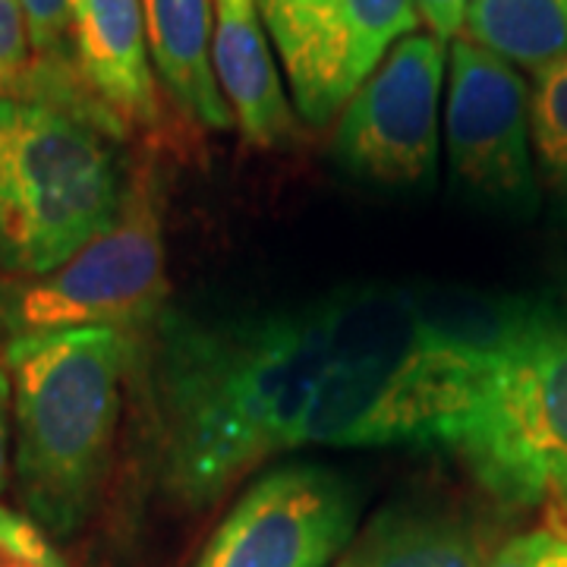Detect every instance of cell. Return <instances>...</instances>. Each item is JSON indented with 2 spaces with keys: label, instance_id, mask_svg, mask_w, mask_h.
I'll use <instances>...</instances> for the list:
<instances>
[{
  "label": "cell",
  "instance_id": "cell-9",
  "mask_svg": "<svg viewBox=\"0 0 567 567\" xmlns=\"http://www.w3.org/2000/svg\"><path fill=\"white\" fill-rule=\"evenodd\" d=\"M70 41L82 85L121 133L162 123L142 0H70Z\"/></svg>",
  "mask_w": 567,
  "mask_h": 567
},
{
  "label": "cell",
  "instance_id": "cell-7",
  "mask_svg": "<svg viewBox=\"0 0 567 567\" xmlns=\"http://www.w3.org/2000/svg\"><path fill=\"white\" fill-rule=\"evenodd\" d=\"M360 520V492L312 461L262 473L230 507L196 567H331Z\"/></svg>",
  "mask_w": 567,
  "mask_h": 567
},
{
  "label": "cell",
  "instance_id": "cell-14",
  "mask_svg": "<svg viewBox=\"0 0 567 567\" xmlns=\"http://www.w3.org/2000/svg\"><path fill=\"white\" fill-rule=\"evenodd\" d=\"M461 39L536 73L567 58V0H473Z\"/></svg>",
  "mask_w": 567,
  "mask_h": 567
},
{
  "label": "cell",
  "instance_id": "cell-2",
  "mask_svg": "<svg viewBox=\"0 0 567 567\" xmlns=\"http://www.w3.org/2000/svg\"><path fill=\"white\" fill-rule=\"evenodd\" d=\"M133 341L117 328H76L3 344L13 388L10 470L44 533H80L102 498Z\"/></svg>",
  "mask_w": 567,
  "mask_h": 567
},
{
  "label": "cell",
  "instance_id": "cell-19",
  "mask_svg": "<svg viewBox=\"0 0 567 567\" xmlns=\"http://www.w3.org/2000/svg\"><path fill=\"white\" fill-rule=\"evenodd\" d=\"M0 567H66V561L29 514L0 505Z\"/></svg>",
  "mask_w": 567,
  "mask_h": 567
},
{
  "label": "cell",
  "instance_id": "cell-15",
  "mask_svg": "<svg viewBox=\"0 0 567 567\" xmlns=\"http://www.w3.org/2000/svg\"><path fill=\"white\" fill-rule=\"evenodd\" d=\"M344 73L341 89L347 99L357 85L382 63L388 51L420 29L413 0H344Z\"/></svg>",
  "mask_w": 567,
  "mask_h": 567
},
{
  "label": "cell",
  "instance_id": "cell-10",
  "mask_svg": "<svg viewBox=\"0 0 567 567\" xmlns=\"http://www.w3.org/2000/svg\"><path fill=\"white\" fill-rule=\"evenodd\" d=\"M212 63L246 145L281 148L297 136V117L256 0H215Z\"/></svg>",
  "mask_w": 567,
  "mask_h": 567
},
{
  "label": "cell",
  "instance_id": "cell-8",
  "mask_svg": "<svg viewBox=\"0 0 567 567\" xmlns=\"http://www.w3.org/2000/svg\"><path fill=\"white\" fill-rule=\"evenodd\" d=\"M445 148L451 181L488 205L533 203L529 85L483 44H447Z\"/></svg>",
  "mask_w": 567,
  "mask_h": 567
},
{
  "label": "cell",
  "instance_id": "cell-4",
  "mask_svg": "<svg viewBox=\"0 0 567 567\" xmlns=\"http://www.w3.org/2000/svg\"><path fill=\"white\" fill-rule=\"evenodd\" d=\"M117 140L58 104L0 102V278H39L70 262L121 212Z\"/></svg>",
  "mask_w": 567,
  "mask_h": 567
},
{
  "label": "cell",
  "instance_id": "cell-5",
  "mask_svg": "<svg viewBox=\"0 0 567 567\" xmlns=\"http://www.w3.org/2000/svg\"><path fill=\"white\" fill-rule=\"evenodd\" d=\"M167 293L164 196L158 181L136 174L121 212L89 246L39 278H0V331L7 338L76 328L140 334L162 316Z\"/></svg>",
  "mask_w": 567,
  "mask_h": 567
},
{
  "label": "cell",
  "instance_id": "cell-12",
  "mask_svg": "<svg viewBox=\"0 0 567 567\" xmlns=\"http://www.w3.org/2000/svg\"><path fill=\"white\" fill-rule=\"evenodd\" d=\"M142 17L152 70L167 99L186 121L230 130L234 114L212 63L215 0H142Z\"/></svg>",
  "mask_w": 567,
  "mask_h": 567
},
{
  "label": "cell",
  "instance_id": "cell-17",
  "mask_svg": "<svg viewBox=\"0 0 567 567\" xmlns=\"http://www.w3.org/2000/svg\"><path fill=\"white\" fill-rule=\"evenodd\" d=\"M29 41H32V61L44 76L61 85L85 89L73 63V41H70V0H20ZM89 92V89H85Z\"/></svg>",
  "mask_w": 567,
  "mask_h": 567
},
{
  "label": "cell",
  "instance_id": "cell-6",
  "mask_svg": "<svg viewBox=\"0 0 567 567\" xmlns=\"http://www.w3.org/2000/svg\"><path fill=\"white\" fill-rule=\"evenodd\" d=\"M445 66L447 44L432 32L398 41L341 107L331 142L334 162L350 177L385 189L432 181Z\"/></svg>",
  "mask_w": 567,
  "mask_h": 567
},
{
  "label": "cell",
  "instance_id": "cell-20",
  "mask_svg": "<svg viewBox=\"0 0 567 567\" xmlns=\"http://www.w3.org/2000/svg\"><path fill=\"white\" fill-rule=\"evenodd\" d=\"M32 41L20 0H0V73L25 76L32 73Z\"/></svg>",
  "mask_w": 567,
  "mask_h": 567
},
{
  "label": "cell",
  "instance_id": "cell-1",
  "mask_svg": "<svg viewBox=\"0 0 567 567\" xmlns=\"http://www.w3.org/2000/svg\"><path fill=\"white\" fill-rule=\"evenodd\" d=\"M152 401L164 486L212 505L252 466L303 442L331 365L322 306L234 319L158 316Z\"/></svg>",
  "mask_w": 567,
  "mask_h": 567
},
{
  "label": "cell",
  "instance_id": "cell-16",
  "mask_svg": "<svg viewBox=\"0 0 567 567\" xmlns=\"http://www.w3.org/2000/svg\"><path fill=\"white\" fill-rule=\"evenodd\" d=\"M529 136L546 181L567 199V58L533 73Z\"/></svg>",
  "mask_w": 567,
  "mask_h": 567
},
{
  "label": "cell",
  "instance_id": "cell-11",
  "mask_svg": "<svg viewBox=\"0 0 567 567\" xmlns=\"http://www.w3.org/2000/svg\"><path fill=\"white\" fill-rule=\"evenodd\" d=\"M275 41L290 102L306 123L324 126L344 107V0H256Z\"/></svg>",
  "mask_w": 567,
  "mask_h": 567
},
{
  "label": "cell",
  "instance_id": "cell-21",
  "mask_svg": "<svg viewBox=\"0 0 567 567\" xmlns=\"http://www.w3.org/2000/svg\"><path fill=\"white\" fill-rule=\"evenodd\" d=\"M420 22L425 25V32H432L439 41L451 44L454 39H461L466 22V10L473 0H413Z\"/></svg>",
  "mask_w": 567,
  "mask_h": 567
},
{
  "label": "cell",
  "instance_id": "cell-22",
  "mask_svg": "<svg viewBox=\"0 0 567 567\" xmlns=\"http://www.w3.org/2000/svg\"><path fill=\"white\" fill-rule=\"evenodd\" d=\"M10 439H13V388H10L3 347H0V492L10 476Z\"/></svg>",
  "mask_w": 567,
  "mask_h": 567
},
{
  "label": "cell",
  "instance_id": "cell-13",
  "mask_svg": "<svg viewBox=\"0 0 567 567\" xmlns=\"http://www.w3.org/2000/svg\"><path fill=\"white\" fill-rule=\"evenodd\" d=\"M492 529L476 517L429 505L385 507L331 567H488Z\"/></svg>",
  "mask_w": 567,
  "mask_h": 567
},
{
  "label": "cell",
  "instance_id": "cell-3",
  "mask_svg": "<svg viewBox=\"0 0 567 567\" xmlns=\"http://www.w3.org/2000/svg\"><path fill=\"white\" fill-rule=\"evenodd\" d=\"M445 454L498 505L567 517V316L483 309L476 388Z\"/></svg>",
  "mask_w": 567,
  "mask_h": 567
},
{
  "label": "cell",
  "instance_id": "cell-23",
  "mask_svg": "<svg viewBox=\"0 0 567 567\" xmlns=\"http://www.w3.org/2000/svg\"><path fill=\"white\" fill-rule=\"evenodd\" d=\"M3 99H22V102H48V85L41 80L39 66H32V73L25 76H10L0 73V102Z\"/></svg>",
  "mask_w": 567,
  "mask_h": 567
},
{
  "label": "cell",
  "instance_id": "cell-18",
  "mask_svg": "<svg viewBox=\"0 0 567 567\" xmlns=\"http://www.w3.org/2000/svg\"><path fill=\"white\" fill-rule=\"evenodd\" d=\"M488 567H567V517L548 514L543 524L511 536Z\"/></svg>",
  "mask_w": 567,
  "mask_h": 567
}]
</instances>
